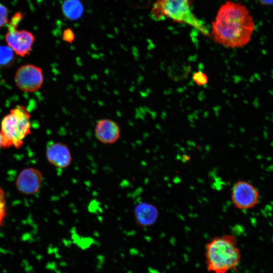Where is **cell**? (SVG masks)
<instances>
[{
	"instance_id": "obj_1",
	"label": "cell",
	"mask_w": 273,
	"mask_h": 273,
	"mask_svg": "<svg viewBox=\"0 0 273 273\" xmlns=\"http://www.w3.org/2000/svg\"><path fill=\"white\" fill-rule=\"evenodd\" d=\"M255 24L244 5L227 1L219 8L212 23L210 35L217 43L236 49L246 46L251 39Z\"/></svg>"
},
{
	"instance_id": "obj_2",
	"label": "cell",
	"mask_w": 273,
	"mask_h": 273,
	"mask_svg": "<svg viewBox=\"0 0 273 273\" xmlns=\"http://www.w3.org/2000/svg\"><path fill=\"white\" fill-rule=\"evenodd\" d=\"M241 256L237 239L232 235L214 237L205 247V264L210 272L228 273L238 265Z\"/></svg>"
},
{
	"instance_id": "obj_3",
	"label": "cell",
	"mask_w": 273,
	"mask_h": 273,
	"mask_svg": "<svg viewBox=\"0 0 273 273\" xmlns=\"http://www.w3.org/2000/svg\"><path fill=\"white\" fill-rule=\"evenodd\" d=\"M31 126L30 113L26 107L17 105L11 109L1 123L2 148H21L24 139L31 133Z\"/></svg>"
},
{
	"instance_id": "obj_4",
	"label": "cell",
	"mask_w": 273,
	"mask_h": 273,
	"mask_svg": "<svg viewBox=\"0 0 273 273\" xmlns=\"http://www.w3.org/2000/svg\"><path fill=\"white\" fill-rule=\"evenodd\" d=\"M192 0H156L151 13L156 20L165 18L194 27L205 36H210L208 30L198 20L191 9Z\"/></svg>"
},
{
	"instance_id": "obj_5",
	"label": "cell",
	"mask_w": 273,
	"mask_h": 273,
	"mask_svg": "<svg viewBox=\"0 0 273 273\" xmlns=\"http://www.w3.org/2000/svg\"><path fill=\"white\" fill-rule=\"evenodd\" d=\"M16 86L23 92L33 93L37 91L44 82L42 69L31 64L23 65L17 70L14 75Z\"/></svg>"
},
{
	"instance_id": "obj_6",
	"label": "cell",
	"mask_w": 273,
	"mask_h": 273,
	"mask_svg": "<svg viewBox=\"0 0 273 273\" xmlns=\"http://www.w3.org/2000/svg\"><path fill=\"white\" fill-rule=\"evenodd\" d=\"M231 199L234 206L242 210L254 207L258 203L259 194L257 188L251 183L238 180L233 186Z\"/></svg>"
},
{
	"instance_id": "obj_7",
	"label": "cell",
	"mask_w": 273,
	"mask_h": 273,
	"mask_svg": "<svg viewBox=\"0 0 273 273\" xmlns=\"http://www.w3.org/2000/svg\"><path fill=\"white\" fill-rule=\"evenodd\" d=\"M17 28L8 26L5 40L16 55L24 57L30 53L35 39L31 32Z\"/></svg>"
},
{
	"instance_id": "obj_8",
	"label": "cell",
	"mask_w": 273,
	"mask_h": 273,
	"mask_svg": "<svg viewBox=\"0 0 273 273\" xmlns=\"http://www.w3.org/2000/svg\"><path fill=\"white\" fill-rule=\"evenodd\" d=\"M43 179V175L38 169L27 168L21 170L18 175L16 187L24 195H33L40 190Z\"/></svg>"
},
{
	"instance_id": "obj_9",
	"label": "cell",
	"mask_w": 273,
	"mask_h": 273,
	"mask_svg": "<svg viewBox=\"0 0 273 273\" xmlns=\"http://www.w3.org/2000/svg\"><path fill=\"white\" fill-rule=\"evenodd\" d=\"M46 157L48 161L54 166L65 169L72 163V156L68 146L59 142H52L47 147Z\"/></svg>"
},
{
	"instance_id": "obj_10",
	"label": "cell",
	"mask_w": 273,
	"mask_h": 273,
	"mask_svg": "<svg viewBox=\"0 0 273 273\" xmlns=\"http://www.w3.org/2000/svg\"><path fill=\"white\" fill-rule=\"evenodd\" d=\"M95 135L101 143L106 145L116 143L120 138L121 130L118 123L112 119L102 118L95 126Z\"/></svg>"
},
{
	"instance_id": "obj_11",
	"label": "cell",
	"mask_w": 273,
	"mask_h": 273,
	"mask_svg": "<svg viewBox=\"0 0 273 273\" xmlns=\"http://www.w3.org/2000/svg\"><path fill=\"white\" fill-rule=\"evenodd\" d=\"M133 216L136 224L140 227H149L157 220L158 210L154 205L141 202L134 206Z\"/></svg>"
},
{
	"instance_id": "obj_12",
	"label": "cell",
	"mask_w": 273,
	"mask_h": 273,
	"mask_svg": "<svg viewBox=\"0 0 273 273\" xmlns=\"http://www.w3.org/2000/svg\"><path fill=\"white\" fill-rule=\"evenodd\" d=\"M62 10L65 17L71 20L78 19L83 12V7L79 0H65Z\"/></svg>"
},
{
	"instance_id": "obj_13",
	"label": "cell",
	"mask_w": 273,
	"mask_h": 273,
	"mask_svg": "<svg viewBox=\"0 0 273 273\" xmlns=\"http://www.w3.org/2000/svg\"><path fill=\"white\" fill-rule=\"evenodd\" d=\"M15 54L8 46H0V67H9L15 61Z\"/></svg>"
},
{
	"instance_id": "obj_14",
	"label": "cell",
	"mask_w": 273,
	"mask_h": 273,
	"mask_svg": "<svg viewBox=\"0 0 273 273\" xmlns=\"http://www.w3.org/2000/svg\"><path fill=\"white\" fill-rule=\"evenodd\" d=\"M6 195L3 189L0 186V227L4 222L6 215Z\"/></svg>"
},
{
	"instance_id": "obj_15",
	"label": "cell",
	"mask_w": 273,
	"mask_h": 273,
	"mask_svg": "<svg viewBox=\"0 0 273 273\" xmlns=\"http://www.w3.org/2000/svg\"><path fill=\"white\" fill-rule=\"evenodd\" d=\"M192 78L194 81L200 86L206 85L208 81V78L206 74L201 71H197L194 73Z\"/></svg>"
},
{
	"instance_id": "obj_16",
	"label": "cell",
	"mask_w": 273,
	"mask_h": 273,
	"mask_svg": "<svg viewBox=\"0 0 273 273\" xmlns=\"http://www.w3.org/2000/svg\"><path fill=\"white\" fill-rule=\"evenodd\" d=\"M9 12L5 5L0 3V28L8 24Z\"/></svg>"
},
{
	"instance_id": "obj_17",
	"label": "cell",
	"mask_w": 273,
	"mask_h": 273,
	"mask_svg": "<svg viewBox=\"0 0 273 273\" xmlns=\"http://www.w3.org/2000/svg\"><path fill=\"white\" fill-rule=\"evenodd\" d=\"M23 17V14L21 12H17L14 14L9 20L7 26L18 27V25L22 20Z\"/></svg>"
},
{
	"instance_id": "obj_18",
	"label": "cell",
	"mask_w": 273,
	"mask_h": 273,
	"mask_svg": "<svg viewBox=\"0 0 273 273\" xmlns=\"http://www.w3.org/2000/svg\"><path fill=\"white\" fill-rule=\"evenodd\" d=\"M62 38L64 41L72 43L75 38V34L71 29L69 28H66L62 33Z\"/></svg>"
},
{
	"instance_id": "obj_19",
	"label": "cell",
	"mask_w": 273,
	"mask_h": 273,
	"mask_svg": "<svg viewBox=\"0 0 273 273\" xmlns=\"http://www.w3.org/2000/svg\"><path fill=\"white\" fill-rule=\"evenodd\" d=\"M259 3L263 5H273V0H258Z\"/></svg>"
},
{
	"instance_id": "obj_20",
	"label": "cell",
	"mask_w": 273,
	"mask_h": 273,
	"mask_svg": "<svg viewBox=\"0 0 273 273\" xmlns=\"http://www.w3.org/2000/svg\"><path fill=\"white\" fill-rule=\"evenodd\" d=\"M2 148V135L0 130V149Z\"/></svg>"
}]
</instances>
